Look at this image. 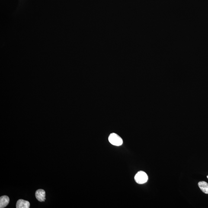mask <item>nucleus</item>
<instances>
[{
  "label": "nucleus",
  "instance_id": "nucleus-2",
  "mask_svg": "<svg viewBox=\"0 0 208 208\" xmlns=\"http://www.w3.org/2000/svg\"><path fill=\"white\" fill-rule=\"evenodd\" d=\"M135 180L138 184H143L147 182L148 176L146 173L143 171H139L135 175Z\"/></svg>",
  "mask_w": 208,
  "mask_h": 208
},
{
  "label": "nucleus",
  "instance_id": "nucleus-4",
  "mask_svg": "<svg viewBox=\"0 0 208 208\" xmlns=\"http://www.w3.org/2000/svg\"><path fill=\"white\" fill-rule=\"evenodd\" d=\"M17 208H29L30 207V203L28 201L20 199L16 203Z\"/></svg>",
  "mask_w": 208,
  "mask_h": 208
},
{
  "label": "nucleus",
  "instance_id": "nucleus-6",
  "mask_svg": "<svg viewBox=\"0 0 208 208\" xmlns=\"http://www.w3.org/2000/svg\"><path fill=\"white\" fill-rule=\"evenodd\" d=\"M198 185L201 190L203 193L208 194V184L205 181L199 182Z\"/></svg>",
  "mask_w": 208,
  "mask_h": 208
},
{
  "label": "nucleus",
  "instance_id": "nucleus-1",
  "mask_svg": "<svg viewBox=\"0 0 208 208\" xmlns=\"http://www.w3.org/2000/svg\"><path fill=\"white\" fill-rule=\"evenodd\" d=\"M108 140L112 145L115 146H121L123 143V139L119 135L115 133H111L110 135L109 136Z\"/></svg>",
  "mask_w": 208,
  "mask_h": 208
},
{
  "label": "nucleus",
  "instance_id": "nucleus-3",
  "mask_svg": "<svg viewBox=\"0 0 208 208\" xmlns=\"http://www.w3.org/2000/svg\"><path fill=\"white\" fill-rule=\"evenodd\" d=\"M35 196L37 200L40 202H44L46 196V193L44 190L39 189L36 191Z\"/></svg>",
  "mask_w": 208,
  "mask_h": 208
},
{
  "label": "nucleus",
  "instance_id": "nucleus-7",
  "mask_svg": "<svg viewBox=\"0 0 208 208\" xmlns=\"http://www.w3.org/2000/svg\"><path fill=\"white\" fill-rule=\"evenodd\" d=\"M207 178H208V175H207Z\"/></svg>",
  "mask_w": 208,
  "mask_h": 208
},
{
  "label": "nucleus",
  "instance_id": "nucleus-5",
  "mask_svg": "<svg viewBox=\"0 0 208 208\" xmlns=\"http://www.w3.org/2000/svg\"><path fill=\"white\" fill-rule=\"evenodd\" d=\"M9 203V198L8 196H4L0 197V208H3L8 206Z\"/></svg>",
  "mask_w": 208,
  "mask_h": 208
}]
</instances>
